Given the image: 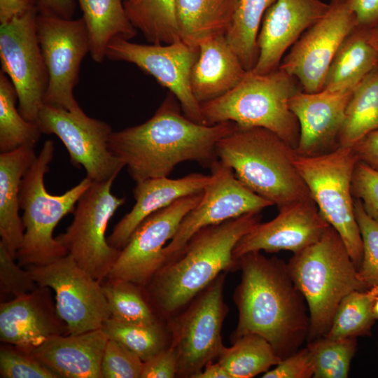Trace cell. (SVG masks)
Listing matches in <instances>:
<instances>
[{
    "instance_id": "obj_1",
    "label": "cell",
    "mask_w": 378,
    "mask_h": 378,
    "mask_svg": "<svg viewBox=\"0 0 378 378\" xmlns=\"http://www.w3.org/2000/svg\"><path fill=\"white\" fill-rule=\"evenodd\" d=\"M235 127L232 122L208 125L190 120L169 92L145 122L113 132L108 148L135 182L167 177L178 164L186 161L210 169L218 160V141Z\"/></svg>"
},
{
    "instance_id": "obj_2",
    "label": "cell",
    "mask_w": 378,
    "mask_h": 378,
    "mask_svg": "<svg viewBox=\"0 0 378 378\" xmlns=\"http://www.w3.org/2000/svg\"><path fill=\"white\" fill-rule=\"evenodd\" d=\"M237 262L241 277L233 295L239 314L232 342L256 334L267 340L281 359L298 351L307 340L309 313L287 263L260 251L246 253Z\"/></svg>"
},
{
    "instance_id": "obj_3",
    "label": "cell",
    "mask_w": 378,
    "mask_h": 378,
    "mask_svg": "<svg viewBox=\"0 0 378 378\" xmlns=\"http://www.w3.org/2000/svg\"><path fill=\"white\" fill-rule=\"evenodd\" d=\"M260 218V212L249 213L197 231L143 288L157 314L176 315L219 274L237 268L234 248Z\"/></svg>"
},
{
    "instance_id": "obj_4",
    "label": "cell",
    "mask_w": 378,
    "mask_h": 378,
    "mask_svg": "<svg viewBox=\"0 0 378 378\" xmlns=\"http://www.w3.org/2000/svg\"><path fill=\"white\" fill-rule=\"evenodd\" d=\"M216 153L239 181L278 209L312 198L295 164L296 150L270 130L236 125L218 141Z\"/></svg>"
},
{
    "instance_id": "obj_5",
    "label": "cell",
    "mask_w": 378,
    "mask_h": 378,
    "mask_svg": "<svg viewBox=\"0 0 378 378\" xmlns=\"http://www.w3.org/2000/svg\"><path fill=\"white\" fill-rule=\"evenodd\" d=\"M287 267L308 307L307 342L326 335L337 307L346 295L368 288L342 239L332 226L316 242L293 253Z\"/></svg>"
},
{
    "instance_id": "obj_6",
    "label": "cell",
    "mask_w": 378,
    "mask_h": 378,
    "mask_svg": "<svg viewBox=\"0 0 378 378\" xmlns=\"http://www.w3.org/2000/svg\"><path fill=\"white\" fill-rule=\"evenodd\" d=\"M295 80L280 68L264 74L246 71L230 91L200 104L206 125L232 122L241 127H262L296 150L300 126L289 106L290 99L300 90Z\"/></svg>"
},
{
    "instance_id": "obj_7",
    "label": "cell",
    "mask_w": 378,
    "mask_h": 378,
    "mask_svg": "<svg viewBox=\"0 0 378 378\" xmlns=\"http://www.w3.org/2000/svg\"><path fill=\"white\" fill-rule=\"evenodd\" d=\"M54 153V142L46 141L21 182L20 206L24 233L16 255L20 266L45 265L68 254L53 237L54 230L62 218L74 212L79 199L93 183L85 177L62 195L49 193L44 178Z\"/></svg>"
},
{
    "instance_id": "obj_8",
    "label": "cell",
    "mask_w": 378,
    "mask_h": 378,
    "mask_svg": "<svg viewBox=\"0 0 378 378\" xmlns=\"http://www.w3.org/2000/svg\"><path fill=\"white\" fill-rule=\"evenodd\" d=\"M358 158L352 147L339 146L319 155L297 153L295 164L319 211L340 234L358 269L363 244L356 221L351 180Z\"/></svg>"
},
{
    "instance_id": "obj_9",
    "label": "cell",
    "mask_w": 378,
    "mask_h": 378,
    "mask_svg": "<svg viewBox=\"0 0 378 378\" xmlns=\"http://www.w3.org/2000/svg\"><path fill=\"white\" fill-rule=\"evenodd\" d=\"M227 272L219 274L178 314L168 319L177 377L195 378L225 346L222 327L228 307L223 298Z\"/></svg>"
},
{
    "instance_id": "obj_10",
    "label": "cell",
    "mask_w": 378,
    "mask_h": 378,
    "mask_svg": "<svg viewBox=\"0 0 378 378\" xmlns=\"http://www.w3.org/2000/svg\"><path fill=\"white\" fill-rule=\"evenodd\" d=\"M115 179L93 182L79 199L71 224L55 237L81 268L101 282L121 250L111 246L106 237L109 220L125 202L111 192Z\"/></svg>"
},
{
    "instance_id": "obj_11",
    "label": "cell",
    "mask_w": 378,
    "mask_h": 378,
    "mask_svg": "<svg viewBox=\"0 0 378 378\" xmlns=\"http://www.w3.org/2000/svg\"><path fill=\"white\" fill-rule=\"evenodd\" d=\"M38 286L55 293L58 314L66 323L68 335L102 328L111 318L102 283L81 268L67 254L45 265H28Z\"/></svg>"
},
{
    "instance_id": "obj_12",
    "label": "cell",
    "mask_w": 378,
    "mask_h": 378,
    "mask_svg": "<svg viewBox=\"0 0 378 378\" xmlns=\"http://www.w3.org/2000/svg\"><path fill=\"white\" fill-rule=\"evenodd\" d=\"M36 123L42 134H55L61 140L72 164L83 167L92 182L116 178L125 167L108 148L111 127L89 117L81 108L70 111L43 104Z\"/></svg>"
},
{
    "instance_id": "obj_13",
    "label": "cell",
    "mask_w": 378,
    "mask_h": 378,
    "mask_svg": "<svg viewBox=\"0 0 378 378\" xmlns=\"http://www.w3.org/2000/svg\"><path fill=\"white\" fill-rule=\"evenodd\" d=\"M38 38L48 83L43 104L70 111L80 108L74 96L81 62L90 45L84 19H63L37 14Z\"/></svg>"
},
{
    "instance_id": "obj_14",
    "label": "cell",
    "mask_w": 378,
    "mask_h": 378,
    "mask_svg": "<svg viewBox=\"0 0 378 378\" xmlns=\"http://www.w3.org/2000/svg\"><path fill=\"white\" fill-rule=\"evenodd\" d=\"M36 10L0 24L1 69L13 83L18 110L36 122L43 104L48 76L36 32Z\"/></svg>"
},
{
    "instance_id": "obj_15",
    "label": "cell",
    "mask_w": 378,
    "mask_h": 378,
    "mask_svg": "<svg viewBox=\"0 0 378 378\" xmlns=\"http://www.w3.org/2000/svg\"><path fill=\"white\" fill-rule=\"evenodd\" d=\"M106 55L110 60L132 63L152 76L175 96L187 118L206 125L191 88V74L199 48L182 40L169 44H139L115 37L109 42Z\"/></svg>"
},
{
    "instance_id": "obj_16",
    "label": "cell",
    "mask_w": 378,
    "mask_h": 378,
    "mask_svg": "<svg viewBox=\"0 0 378 378\" xmlns=\"http://www.w3.org/2000/svg\"><path fill=\"white\" fill-rule=\"evenodd\" d=\"M210 169L211 180L204 189L202 199L186 215L164 247V264L176 258L202 228L274 206L244 186L233 170L220 160L216 161Z\"/></svg>"
},
{
    "instance_id": "obj_17",
    "label": "cell",
    "mask_w": 378,
    "mask_h": 378,
    "mask_svg": "<svg viewBox=\"0 0 378 378\" xmlns=\"http://www.w3.org/2000/svg\"><path fill=\"white\" fill-rule=\"evenodd\" d=\"M204 191V190H203ZM203 191L181 197L148 216L135 229L106 279L124 280L144 288L164 264V249Z\"/></svg>"
},
{
    "instance_id": "obj_18",
    "label": "cell",
    "mask_w": 378,
    "mask_h": 378,
    "mask_svg": "<svg viewBox=\"0 0 378 378\" xmlns=\"http://www.w3.org/2000/svg\"><path fill=\"white\" fill-rule=\"evenodd\" d=\"M328 4L325 15L303 33L279 66L297 79L307 92L323 90L335 53L357 27L346 0H331Z\"/></svg>"
},
{
    "instance_id": "obj_19",
    "label": "cell",
    "mask_w": 378,
    "mask_h": 378,
    "mask_svg": "<svg viewBox=\"0 0 378 378\" xmlns=\"http://www.w3.org/2000/svg\"><path fill=\"white\" fill-rule=\"evenodd\" d=\"M330 226L312 198L295 202L279 209L272 220L258 223L236 244L233 257L237 261L246 253L261 251L295 253L316 242Z\"/></svg>"
},
{
    "instance_id": "obj_20",
    "label": "cell",
    "mask_w": 378,
    "mask_h": 378,
    "mask_svg": "<svg viewBox=\"0 0 378 378\" xmlns=\"http://www.w3.org/2000/svg\"><path fill=\"white\" fill-rule=\"evenodd\" d=\"M50 288L33 291L0 304V340L29 352L52 337L68 335Z\"/></svg>"
},
{
    "instance_id": "obj_21",
    "label": "cell",
    "mask_w": 378,
    "mask_h": 378,
    "mask_svg": "<svg viewBox=\"0 0 378 378\" xmlns=\"http://www.w3.org/2000/svg\"><path fill=\"white\" fill-rule=\"evenodd\" d=\"M328 6L321 0H276L263 17L253 70L264 74L278 69L286 51L325 15Z\"/></svg>"
},
{
    "instance_id": "obj_22",
    "label": "cell",
    "mask_w": 378,
    "mask_h": 378,
    "mask_svg": "<svg viewBox=\"0 0 378 378\" xmlns=\"http://www.w3.org/2000/svg\"><path fill=\"white\" fill-rule=\"evenodd\" d=\"M352 92L299 90L291 97L289 106L300 126L298 154L312 156L339 146L338 136Z\"/></svg>"
},
{
    "instance_id": "obj_23",
    "label": "cell",
    "mask_w": 378,
    "mask_h": 378,
    "mask_svg": "<svg viewBox=\"0 0 378 378\" xmlns=\"http://www.w3.org/2000/svg\"><path fill=\"white\" fill-rule=\"evenodd\" d=\"M210 180L211 175L192 173L176 179L160 177L136 182L133 190L136 203L114 227L107 237L108 244L122 249L148 216L181 197L203 191Z\"/></svg>"
},
{
    "instance_id": "obj_24",
    "label": "cell",
    "mask_w": 378,
    "mask_h": 378,
    "mask_svg": "<svg viewBox=\"0 0 378 378\" xmlns=\"http://www.w3.org/2000/svg\"><path fill=\"white\" fill-rule=\"evenodd\" d=\"M108 337L100 329L52 337L31 353L58 378H102Z\"/></svg>"
},
{
    "instance_id": "obj_25",
    "label": "cell",
    "mask_w": 378,
    "mask_h": 378,
    "mask_svg": "<svg viewBox=\"0 0 378 378\" xmlns=\"http://www.w3.org/2000/svg\"><path fill=\"white\" fill-rule=\"evenodd\" d=\"M199 56L191 74L192 93L200 104L233 89L246 71L225 35L206 38L198 44Z\"/></svg>"
},
{
    "instance_id": "obj_26",
    "label": "cell",
    "mask_w": 378,
    "mask_h": 378,
    "mask_svg": "<svg viewBox=\"0 0 378 378\" xmlns=\"http://www.w3.org/2000/svg\"><path fill=\"white\" fill-rule=\"evenodd\" d=\"M36 156L32 146L0 153V242L15 259L24 233L19 215L20 185Z\"/></svg>"
},
{
    "instance_id": "obj_27",
    "label": "cell",
    "mask_w": 378,
    "mask_h": 378,
    "mask_svg": "<svg viewBox=\"0 0 378 378\" xmlns=\"http://www.w3.org/2000/svg\"><path fill=\"white\" fill-rule=\"evenodd\" d=\"M239 0H176V13L181 39L198 48L209 37L226 35Z\"/></svg>"
},
{
    "instance_id": "obj_28",
    "label": "cell",
    "mask_w": 378,
    "mask_h": 378,
    "mask_svg": "<svg viewBox=\"0 0 378 378\" xmlns=\"http://www.w3.org/2000/svg\"><path fill=\"white\" fill-rule=\"evenodd\" d=\"M377 66L378 52L368 41L367 29L356 27L346 37L335 53L323 90L353 91Z\"/></svg>"
},
{
    "instance_id": "obj_29",
    "label": "cell",
    "mask_w": 378,
    "mask_h": 378,
    "mask_svg": "<svg viewBox=\"0 0 378 378\" xmlns=\"http://www.w3.org/2000/svg\"><path fill=\"white\" fill-rule=\"evenodd\" d=\"M76 1L83 14L93 61H104L107 46L113 38L130 41L136 35L137 29L126 13L123 0Z\"/></svg>"
},
{
    "instance_id": "obj_30",
    "label": "cell",
    "mask_w": 378,
    "mask_h": 378,
    "mask_svg": "<svg viewBox=\"0 0 378 378\" xmlns=\"http://www.w3.org/2000/svg\"><path fill=\"white\" fill-rule=\"evenodd\" d=\"M378 130V66L353 90L338 136V146L353 147Z\"/></svg>"
},
{
    "instance_id": "obj_31",
    "label": "cell",
    "mask_w": 378,
    "mask_h": 378,
    "mask_svg": "<svg viewBox=\"0 0 378 378\" xmlns=\"http://www.w3.org/2000/svg\"><path fill=\"white\" fill-rule=\"evenodd\" d=\"M133 26L152 44H169L181 40L176 0H123Z\"/></svg>"
},
{
    "instance_id": "obj_32",
    "label": "cell",
    "mask_w": 378,
    "mask_h": 378,
    "mask_svg": "<svg viewBox=\"0 0 378 378\" xmlns=\"http://www.w3.org/2000/svg\"><path fill=\"white\" fill-rule=\"evenodd\" d=\"M232 343L218 357L231 378L254 377L281 360L270 343L258 335H245Z\"/></svg>"
},
{
    "instance_id": "obj_33",
    "label": "cell",
    "mask_w": 378,
    "mask_h": 378,
    "mask_svg": "<svg viewBox=\"0 0 378 378\" xmlns=\"http://www.w3.org/2000/svg\"><path fill=\"white\" fill-rule=\"evenodd\" d=\"M276 0H239L232 25L225 36L246 71L258 57V35L263 17Z\"/></svg>"
},
{
    "instance_id": "obj_34",
    "label": "cell",
    "mask_w": 378,
    "mask_h": 378,
    "mask_svg": "<svg viewBox=\"0 0 378 378\" xmlns=\"http://www.w3.org/2000/svg\"><path fill=\"white\" fill-rule=\"evenodd\" d=\"M16 90L9 78L0 71V152L25 146L34 147L42 134L36 122L26 120L16 108Z\"/></svg>"
},
{
    "instance_id": "obj_35",
    "label": "cell",
    "mask_w": 378,
    "mask_h": 378,
    "mask_svg": "<svg viewBox=\"0 0 378 378\" xmlns=\"http://www.w3.org/2000/svg\"><path fill=\"white\" fill-rule=\"evenodd\" d=\"M378 296V286L354 290L339 304L326 337H356L369 335L376 321L372 308Z\"/></svg>"
},
{
    "instance_id": "obj_36",
    "label": "cell",
    "mask_w": 378,
    "mask_h": 378,
    "mask_svg": "<svg viewBox=\"0 0 378 378\" xmlns=\"http://www.w3.org/2000/svg\"><path fill=\"white\" fill-rule=\"evenodd\" d=\"M106 279L102 283L111 318L144 325L162 321L144 294L143 288L128 281Z\"/></svg>"
},
{
    "instance_id": "obj_37",
    "label": "cell",
    "mask_w": 378,
    "mask_h": 378,
    "mask_svg": "<svg viewBox=\"0 0 378 378\" xmlns=\"http://www.w3.org/2000/svg\"><path fill=\"white\" fill-rule=\"evenodd\" d=\"M108 339L117 341L146 361L171 345L168 326L162 322L144 325L107 319L101 328Z\"/></svg>"
},
{
    "instance_id": "obj_38",
    "label": "cell",
    "mask_w": 378,
    "mask_h": 378,
    "mask_svg": "<svg viewBox=\"0 0 378 378\" xmlns=\"http://www.w3.org/2000/svg\"><path fill=\"white\" fill-rule=\"evenodd\" d=\"M314 358V378H346L356 350V337H322L307 342Z\"/></svg>"
},
{
    "instance_id": "obj_39",
    "label": "cell",
    "mask_w": 378,
    "mask_h": 378,
    "mask_svg": "<svg viewBox=\"0 0 378 378\" xmlns=\"http://www.w3.org/2000/svg\"><path fill=\"white\" fill-rule=\"evenodd\" d=\"M354 209L363 244L358 274L368 288L378 286V222L367 214L360 200L354 199Z\"/></svg>"
},
{
    "instance_id": "obj_40",
    "label": "cell",
    "mask_w": 378,
    "mask_h": 378,
    "mask_svg": "<svg viewBox=\"0 0 378 378\" xmlns=\"http://www.w3.org/2000/svg\"><path fill=\"white\" fill-rule=\"evenodd\" d=\"M0 377L58 378L31 352L9 344L0 349Z\"/></svg>"
},
{
    "instance_id": "obj_41",
    "label": "cell",
    "mask_w": 378,
    "mask_h": 378,
    "mask_svg": "<svg viewBox=\"0 0 378 378\" xmlns=\"http://www.w3.org/2000/svg\"><path fill=\"white\" fill-rule=\"evenodd\" d=\"M143 363L126 346L108 339L101 365L102 378H141Z\"/></svg>"
},
{
    "instance_id": "obj_42",
    "label": "cell",
    "mask_w": 378,
    "mask_h": 378,
    "mask_svg": "<svg viewBox=\"0 0 378 378\" xmlns=\"http://www.w3.org/2000/svg\"><path fill=\"white\" fill-rule=\"evenodd\" d=\"M0 242V290L14 298L31 293L37 286L30 272L23 270Z\"/></svg>"
},
{
    "instance_id": "obj_43",
    "label": "cell",
    "mask_w": 378,
    "mask_h": 378,
    "mask_svg": "<svg viewBox=\"0 0 378 378\" xmlns=\"http://www.w3.org/2000/svg\"><path fill=\"white\" fill-rule=\"evenodd\" d=\"M351 191L367 214L378 222V171L358 161L352 176Z\"/></svg>"
},
{
    "instance_id": "obj_44",
    "label": "cell",
    "mask_w": 378,
    "mask_h": 378,
    "mask_svg": "<svg viewBox=\"0 0 378 378\" xmlns=\"http://www.w3.org/2000/svg\"><path fill=\"white\" fill-rule=\"evenodd\" d=\"M312 352L307 345L281 359L272 370L262 374V378H311L314 375Z\"/></svg>"
},
{
    "instance_id": "obj_45",
    "label": "cell",
    "mask_w": 378,
    "mask_h": 378,
    "mask_svg": "<svg viewBox=\"0 0 378 378\" xmlns=\"http://www.w3.org/2000/svg\"><path fill=\"white\" fill-rule=\"evenodd\" d=\"M178 370V363L176 352L169 346L144 361L141 378L177 377Z\"/></svg>"
},
{
    "instance_id": "obj_46",
    "label": "cell",
    "mask_w": 378,
    "mask_h": 378,
    "mask_svg": "<svg viewBox=\"0 0 378 378\" xmlns=\"http://www.w3.org/2000/svg\"><path fill=\"white\" fill-rule=\"evenodd\" d=\"M358 28L369 29L378 24V0H346Z\"/></svg>"
},
{
    "instance_id": "obj_47",
    "label": "cell",
    "mask_w": 378,
    "mask_h": 378,
    "mask_svg": "<svg viewBox=\"0 0 378 378\" xmlns=\"http://www.w3.org/2000/svg\"><path fill=\"white\" fill-rule=\"evenodd\" d=\"M352 148L359 161L378 171V130L365 136Z\"/></svg>"
},
{
    "instance_id": "obj_48",
    "label": "cell",
    "mask_w": 378,
    "mask_h": 378,
    "mask_svg": "<svg viewBox=\"0 0 378 378\" xmlns=\"http://www.w3.org/2000/svg\"><path fill=\"white\" fill-rule=\"evenodd\" d=\"M37 13L63 19H72L75 0H35Z\"/></svg>"
},
{
    "instance_id": "obj_49",
    "label": "cell",
    "mask_w": 378,
    "mask_h": 378,
    "mask_svg": "<svg viewBox=\"0 0 378 378\" xmlns=\"http://www.w3.org/2000/svg\"><path fill=\"white\" fill-rule=\"evenodd\" d=\"M32 10H36L35 0H0V22H7Z\"/></svg>"
},
{
    "instance_id": "obj_50",
    "label": "cell",
    "mask_w": 378,
    "mask_h": 378,
    "mask_svg": "<svg viewBox=\"0 0 378 378\" xmlns=\"http://www.w3.org/2000/svg\"><path fill=\"white\" fill-rule=\"evenodd\" d=\"M195 378H231L226 369L218 362L208 363Z\"/></svg>"
},
{
    "instance_id": "obj_51",
    "label": "cell",
    "mask_w": 378,
    "mask_h": 378,
    "mask_svg": "<svg viewBox=\"0 0 378 378\" xmlns=\"http://www.w3.org/2000/svg\"><path fill=\"white\" fill-rule=\"evenodd\" d=\"M367 36L370 43L378 52V24L367 29Z\"/></svg>"
},
{
    "instance_id": "obj_52",
    "label": "cell",
    "mask_w": 378,
    "mask_h": 378,
    "mask_svg": "<svg viewBox=\"0 0 378 378\" xmlns=\"http://www.w3.org/2000/svg\"><path fill=\"white\" fill-rule=\"evenodd\" d=\"M372 312L375 320H378V296L374 301L372 308Z\"/></svg>"
}]
</instances>
